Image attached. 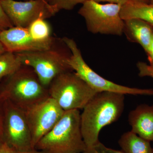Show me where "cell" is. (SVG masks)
Returning a JSON list of instances; mask_svg holds the SVG:
<instances>
[{"instance_id": "cell-10", "label": "cell", "mask_w": 153, "mask_h": 153, "mask_svg": "<svg viewBox=\"0 0 153 153\" xmlns=\"http://www.w3.org/2000/svg\"><path fill=\"white\" fill-rule=\"evenodd\" d=\"M0 3L14 27L27 28L37 19L46 20L58 13L55 7L47 0H29L26 1L1 0Z\"/></svg>"}, {"instance_id": "cell-12", "label": "cell", "mask_w": 153, "mask_h": 153, "mask_svg": "<svg viewBox=\"0 0 153 153\" xmlns=\"http://www.w3.org/2000/svg\"><path fill=\"white\" fill-rule=\"evenodd\" d=\"M131 131L149 141H153V105H140L128 115Z\"/></svg>"}, {"instance_id": "cell-27", "label": "cell", "mask_w": 153, "mask_h": 153, "mask_svg": "<svg viewBox=\"0 0 153 153\" xmlns=\"http://www.w3.org/2000/svg\"><path fill=\"white\" fill-rule=\"evenodd\" d=\"M5 51H6L4 47L3 44H2V43L0 41V54H1V53L5 52Z\"/></svg>"}, {"instance_id": "cell-28", "label": "cell", "mask_w": 153, "mask_h": 153, "mask_svg": "<svg viewBox=\"0 0 153 153\" xmlns=\"http://www.w3.org/2000/svg\"><path fill=\"white\" fill-rule=\"evenodd\" d=\"M131 1H136L141 2H143L146 3H149L150 0H131Z\"/></svg>"}, {"instance_id": "cell-4", "label": "cell", "mask_w": 153, "mask_h": 153, "mask_svg": "<svg viewBox=\"0 0 153 153\" xmlns=\"http://www.w3.org/2000/svg\"><path fill=\"white\" fill-rule=\"evenodd\" d=\"M16 54L22 65L33 68L41 83L47 88L58 75L73 71L68 64L71 52L62 38H56L49 49Z\"/></svg>"}, {"instance_id": "cell-23", "label": "cell", "mask_w": 153, "mask_h": 153, "mask_svg": "<svg viewBox=\"0 0 153 153\" xmlns=\"http://www.w3.org/2000/svg\"><path fill=\"white\" fill-rule=\"evenodd\" d=\"M146 53L147 55L148 60L149 62V65L153 67V36L150 46Z\"/></svg>"}, {"instance_id": "cell-2", "label": "cell", "mask_w": 153, "mask_h": 153, "mask_svg": "<svg viewBox=\"0 0 153 153\" xmlns=\"http://www.w3.org/2000/svg\"><path fill=\"white\" fill-rule=\"evenodd\" d=\"M33 68L22 65L0 82V100H8L24 111L49 97Z\"/></svg>"}, {"instance_id": "cell-31", "label": "cell", "mask_w": 153, "mask_h": 153, "mask_svg": "<svg viewBox=\"0 0 153 153\" xmlns=\"http://www.w3.org/2000/svg\"><path fill=\"white\" fill-rule=\"evenodd\" d=\"M1 31V30H0V31Z\"/></svg>"}, {"instance_id": "cell-7", "label": "cell", "mask_w": 153, "mask_h": 153, "mask_svg": "<svg viewBox=\"0 0 153 153\" xmlns=\"http://www.w3.org/2000/svg\"><path fill=\"white\" fill-rule=\"evenodd\" d=\"M121 6L88 0L82 4L78 13L84 19L91 33L121 36L124 27V21L120 16Z\"/></svg>"}, {"instance_id": "cell-14", "label": "cell", "mask_w": 153, "mask_h": 153, "mask_svg": "<svg viewBox=\"0 0 153 153\" xmlns=\"http://www.w3.org/2000/svg\"><path fill=\"white\" fill-rule=\"evenodd\" d=\"M120 16L125 20L138 19L153 27V4L128 0L121 6Z\"/></svg>"}, {"instance_id": "cell-26", "label": "cell", "mask_w": 153, "mask_h": 153, "mask_svg": "<svg viewBox=\"0 0 153 153\" xmlns=\"http://www.w3.org/2000/svg\"><path fill=\"white\" fill-rule=\"evenodd\" d=\"M19 153H44L43 152H41L38 150L36 149H33L30 150L26 151V152H21Z\"/></svg>"}, {"instance_id": "cell-17", "label": "cell", "mask_w": 153, "mask_h": 153, "mask_svg": "<svg viewBox=\"0 0 153 153\" xmlns=\"http://www.w3.org/2000/svg\"><path fill=\"white\" fill-rule=\"evenodd\" d=\"M27 28L31 36L37 41H46L52 37L51 27L45 19H37Z\"/></svg>"}, {"instance_id": "cell-21", "label": "cell", "mask_w": 153, "mask_h": 153, "mask_svg": "<svg viewBox=\"0 0 153 153\" xmlns=\"http://www.w3.org/2000/svg\"><path fill=\"white\" fill-rule=\"evenodd\" d=\"M13 27L3 10L0 3V30H3Z\"/></svg>"}, {"instance_id": "cell-29", "label": "cell", "mask_w": 153, "mask_h": 153, "mask_svg": "<svg viewBox=\"0 0 153 153\" xmlns=\"http://www.w3.org/2000/svg\"><path fill=\"white\" fill-rule=\"evenodd\" d=\"M150 3L153 4V0H150Z\"/></svg>"}, {"instance_id": "cell-9", "label": "cell", "mask_w": 153, "mask_h": 153, "mask_svg": "<svg viewBox=\"0 0 153 153\" xmlns=\"http://www.w3.org/2000/svg\"><path fill=\"white\" fill-rule=\"evenodd\" d=\"M32 136L33 149L60 120L65 111L50 97L25 111Z\"/></svg>"}, {"instance_id": "cell-13", "label": "cell", "mask_w": 153, "mask_h": 153, "mask_svg": "<svg viewBox=\"0 0 153 153\" xmlns=\"http://www.w3.org/2000/svg\"><path fill=\"white\" fill-rule=\"evenodd\" d=\"M123 33L129 41L139 44L146 52L153 36V27L138 19L125 20Z\"/></svg>"}, {"instance_id": "cell-1", "label": "cell", "mask_w": 153, "mask_h": 153, "mask_svg": "<svg viewBox=\"0 0 153 153\" xmlns=\"http://www.w3.org/2000/svg\"><path fill=\"white\" fill-rule=\"evenodd\" d=\"M125 95L112 92H98L82 109L80 125L86 148L99 141V135L102 128L120 117L124 108Z\"/></svg>"}, {"instance_id": "cell-11", "label": "cell", "mask_w": 153, "mask_h": 153, "mask_svg": "<svg viewBox=\"0 0 153 153\" xmlns=\"http://www.w3.org/2000/svg\"><path fill=\"white\" fill-rule=\"evenodd\" d=\"M54 37L44 41L35 40L27 28L13 27L0 31V41L6 51L17 53L49 49L55 43Z\"/></svg>"}, {"instance_id": "cell-24", "label": "cell", "mask_w": 153, "mask_h": 153, "mask_svg": "<svg viewBox=\"0 0 153 153\" xmlns=\"http://www.w3.org/2000/svg\"><path fill=\"white\" fill-rule=\"evenodd\" d=\"M97 2H107L111 4H117L121 6L125 4L128 0H94Z\"/></svg>"}, {"instance_id": "cell-15", "label": "cell", "mask_w": 153, "mask_h": 153, "mask_svg": "<svg viewBox=\"0 0 153 153\" xmlns=\"http://www.w3.org/2000/svg\"><path fill=\"white\" fill-rule=\"evenodd\" d=\"M118 143L124 153H153L150 142L131 131L124 133Z\"/></svg>"}, {"instance_id": "cell-18", "label": "cell", "mask_w": 153, "mask_h": 153, "mask_svg": "<svg viewBox=\"0 0 153 153\" xmlns=\"http://www.w3.org/2000/svg\"><path fill=\"white\" fill-rule=\"evenodd\" d=\"M88 0H50L49 3L55 7L57 12L61 10H70L79 4Z\"/></svg>"}, {"instance_id": "cell-20", "label": "cell", "mask_w": 153, "mask_h": 153, "mask_svg": "<svg viewBox=\"0 0 153 153\" xmlns=\"http://www.w3.org/2000/svg\"><path fill=\"white\" fill-rule=\"evenodd\" d=\"M137 68L139 71V76L141 77L149 76L153 79V67L144 62H138Z\"/></svg>"}, {"instance_id": "cell-8", "label": "cell", "mask_w": 153, "mask_h": 153, "mask_svg": "<svg viewBox=\"0 0 153 153\" xmlns=\"http://www.w3.org/2000/svg\"><path fill=\"white\" fill-rule=\"evenodd\" d=\"M3 140L19 152L33 149L32 136L25 111L8 100H0Z\"/></svg>"}, {"instance_id": "cell-33", "label": "cell", "mask_w": 153, "mask_h": 153, "mask_svg": "<svg viewBox=\"0 0 153 153\" xmlns=\"http://www.w3.org/2000/svg\"><path fill=\"white\" fill-rule=\"evenodd\" d=\"M0 1H1V0H0Z\"/></svg>"}, {"instance_id": "cell-6", "label": "cell", "mask_w": 153, "mask_h": 153, "mask_svg": "<svg viewBox=\"0 0 153 153\" xmlns=\"http://www.w3.org/2000/svg\"><path fill=\"white\" fill-rule=\"evenodd\" d=\"M71 52L68 64L75 74L97 92H112L133 95H153L152 88L127 87L110 81L97 73L85 62L76 42L71 38L63 37Z\"/></svg>"}, {"instance_id": "cell-16", "label": "cell", "mask_w": 153, "mask_h": 153, "mask_svg": "<svg viewBox=\"0 0 153 153\" xmlns=\"http://www.w3.org/2000/svg\"><path fill=\"white\" fill-rule=\"evenodd\" d=\"M22 66L16 53L5 51L0 54V82L13 74Z\"/></svg>"}, {"instance_id": "cell-22", "label": "cell", "mask_w": 153, "mask_h": 153, "mask_svg": "<svg viewBox=\"0 0 153 153\" xmlns=\"http://www.w3.org/2000/svg\"><path fill=\"white\" fill-rule=\"evenodd\" d=\"M0 153H19V152L2 140L0 142Z\"/></svg>"}, {"instance_id": "cell-32", "label": "cell", "mask_w": 153, "mask_h": 153, "mask_svg": "<svg viewBox=\"0 0 153 153\" xmlns=\"http://www.w3.org/2000/svg\"></svg>"}, {"instance_id": "cell-25", "label": "cell", "mask_w": 153, "mask_h": 153, "mask_svg": "<svg viewBox=\"0 0 153 153\" xmlns=\"http://www.w3.org/2000/svg\"><path fill=\"white\" fill-rule=\"evenodd\" d=\"M3 140L2 116L0 107V142Z\"/></svg>"}, {"instance_id": "cell-30", "label": "cell", "mask_w": 153, "mask_h": 153, "mask_svg": "<svg viewBox=\"0 0 153 153\" xmlns=\"http://www.w3.org/2000/svg\"><path fill=\"white\" fill-rule=\"evenodd\" d=\"M47 1L49 2V1H50V0H47Z\"/></svg>"}, {"instance_id": "cell-19", "label": "cell", "mask_w": 153, "mask_h": 153, "mask_svg": "<svg viewBox=\"0 0 153 153\" xmlns=\"http://www.w3.org/2000/svg\"><path fill=\"white\" fill-rule=\"evenodd\" d=\"M82 153H124L122 151L117 150L107 147L99 141L90 147L86 148Z\"/></svg>"}, {"instance_id": "cell-5", "label": "cell", "mask_w": 153, "mask_h": 153, "mask_svg": "<svg viewBox=\"0 0 153 153\" xmlns=\"http://www.w3.org/2000/svg\"><path fill=\"white\" fill-rule=\"evenodd\" d=\"M48 89L49 97L65 111L83 109L98 93L74 71L58 75L52 80Z\"/></svg>"}, {"instance_id": "cell-3", "label": "cell", "mask_w": 153, "mask_h": 153, "mask_svg": "<svg viewBox=\"0 0 153 153\" xmlns=\"http://www.w3.org/2000/svg\"><path fill=\"white\" fill-rule=\"evenodd\" d=\"M80 114L79 110L65 111L35 149L44 153H83L86 146L81 132Z\"/></svg>"}]
</instances>
